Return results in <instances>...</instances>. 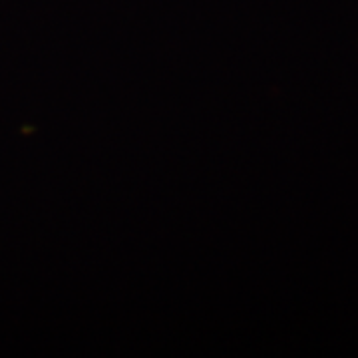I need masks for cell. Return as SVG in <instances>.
I'll return each instance as SVG.
<instances>
[]
</instances>
